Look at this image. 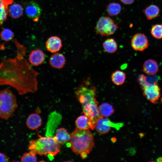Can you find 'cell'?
<instances>
[{
    "instance_id": "obj_9",
    "label": "cell",
    "mask_w": 162,
    "mask_h": 162,
    "mask_svg": "<svg viewBox=\"0 0 162 162\" xmlns=\"http://www.w3.org/2000/svg\"><path fill=\"white\" fill-rule=\"evenodd\" d=\"M47 51L55 53L60 50L62 47L61 39L57 36H52L49 38L46 43Z\"/></svg>"
},
{
    "instance_id": "obj_17",
    "label": "cell",
    "mask_w": 162,
    "mask_h": 162,
    "mask_svg": "<svg viewBox=\"0 0 162 162\" xmlns=\"http://www.w3.org/2000/svg\"><path fill=\"white\" fill-rule=\"evenodd\" d=\"M54 137L57 142L62 144L69 141L71 135L65 128H62L56 130Z\"/></svg>"
},
{
    "instance_id": "obj_18",
    "label": "cell",
    "mask_w": 162,
    "mask_h": 162,
    "mask_svg": "<svg viewBox=\"0 0 162 162\" xmlns=\"http://www.w3.org/2000/svg\"><path fill=\"white\" fill-rule=\"evenodd\" d=\"M143 12L147 19L148 20H151L158 16L160 9L157 5L152 4L144 9Z\"/></svg>"
},
{
    "instance_id": "obj_5",
    "label": "cell",
    "mask_w": 162,
    "mask_h": 162,
    "mask_svg": "<svg viewBox=\"0 0 162 162\" xmlns=\"http://www.w3.org/2000/svg\"><path fill=\"white\" fill-rule=\"evenodd\" d=\"M18 106L16 99L13 92L8 88L0 90V118L9 119Z\"/></svg>"
},
{
    "instance_id": "obj_19",
    "label": "cell",
    "mask_w": 162,
    "mask_h": 162,
    "mask_svg": "<svg viewBox=\"0 0 162 162\" xmlns=\"http://www.w3.org/2000/svg\"><path fill=\"white\" fill-rule=\"evenodd\" d=\"M13 2V0H0V25L6 20L8 7Z\"/></svg>"
},
{
    "instance_id": "obj_31",
    "label": "cell",
    "mask_w": 162,
    "mask_h": 162,
    "mask_svg": "<svg viewBox=\"0 0 162 162\" xmlns=\"http://www.w3.org/2000/svg\"><path fill=\"white\" fill-rule=\"evenodd\" d=\"M157 160L158 162H162V157H159Z\"/></svg>"
},
{
    "instance_id": "obj_30",
    "label": "cell",
    "mask_w": 162,
    "mask_h": 162,
    "mask_svg": "<svg viewBox=\"0 0 162 162\" xmlns=\"http://www.w3.org/2000/svg\"><path fill=\"white\" fill-rule=\"evenodd\" d=\"M135 0H120V1L125 5H130L132 4Z\"/></svg>"
},
{
    "instance_id": "obj_29",
    "label": "cell",
    "mask_w": 162,
    "mask_h": 162,
    "mask_svg": "<svg viewBox=\"0 0 162 162\" xmlns=\"http://www.w3.org/2000/svg\"><path fill=\"white\" fill-rule=\"evenodd\" d=\"M9 159L5 154L0 152V162H8Z\"/></svg>"
},
{
    "instance_id": "obj_11",
    "label": "cell",
    "mask_w": 162,
    "mask_h": 162,
    "mask_svg": "<svg viewBox=\"0 0 162 162\" xmlns=\"http://www.w3.org/2000/svg\"><path fill=\"white\" fill-rule=\"evenodd\" d=\"M45 57V54L43 51L36 49L31 51L28 56V60L32 64L37 66L44 62Z\"/></svg>"
},
{
    "instance_id": "obj_26",
    "label": "cell",
    "mask_w": 162,
    "mask_h": 162,
    "mask_svg": "<svg viewBox=\"0 0 162 162\" xmlns=\"http://www.w3.org/2000/svg\"><path fill=\"white\" fill-rule=\"evenodd\" d=\"M36 154L32 151L24 153L22 156L21 160L22 162H36L37 161Z\"/></svg>"
},
{
    "instance_id": "obj_22",
    "label": "cell",
    "mask_w": 162,
    "mask_h": 162,
    "mask_svg": "<svg viewBox=\"0 0 162 162\" xmlns=\"http://www.w3.org/2000/svg\"><path fill=\"white\" fill-rule=\"evenodd\" d=\"M103 48L106 52L112 53L118 49L117 44L113 38H108L106 39L103 43Z\"/></svg>"
},
{
    "instance_id": "obj_28",
    "label": "cell",
    "mask_w": 162,
    "mask_h": 162,
    "mask_svg": "<svg viewBox=\"0 0 162 162\" xmlns=\"http://www.w3.org/2000/svg\"><path fill=\"white\" fill-rule=\"evenodd\" d=\"M138 80L140 85L142 87L148 82L147 81V78L143 74L139 76Z\"/></svg>"
},
{
    "instance_id": "obj_16",
    "label": "cell",
    "mask_w": 162,
    "mask_h": 162,
    "mask_svg": "<svg viewBox=\"0 0 162 162\" xmlns=\"http://www.w3.org/2000/svg\"><path fill=\"white\" fill-rule=\"evenodd\" d=\"M42 119L38 114L33 113L28 116L26 121V124L28 128L32 130L37 129L41 125Z\"/></svg>"
},
{
    "instance_id": "obj_6",
    "label": "cell",
    "mask_w": 162,
    "mask_h": 162,
    "mask_svg": "<svg viewBox=\"0 0 162 162\" xmlns=\"http://www.w3.org/2000/svg\"><path fill=\"white\" fill-rule=\"evenodd\" d=\"M118 28V24L108 16H102L97 21L94 27L97 34L101 36H108L113 34Z\"/></svg>"
},
{
    "instance_id": "obj_25",
    "label": "cell",
    "mask_w": 162,
    "mask_h": 162,
    "mask_svg": "<svg viewBox=\"0 0 162 162\" xmlns=\"http://www.w3.org/2000/svg\"><path fill=\"white\" fill-rule=\"evenodd\" d=\"M151 33L156 39H162V24H157L153 25L151 28Z\"/></svg>"
},
{
    "instance_id": "obj_24",
    "label": "cell",
    "mask_w": 162,
    "mask_h": 162,
    "mask_svg": "<svg viewBox=\"0 0 162 162\" xmlns=\"http://www.w3.org/2000/svg\"><path fill=\"white\" fill-rule=\"evenodd\" d=\"M98 107L100 114L103 117L110 116L114 111L113 106L106 103L102 104Z\"/></svg>"
},
{
    "instance_id": "obj_14",
    "label": "cell",
    "mask_w": 162,
    "mask_h": 162,
    "mask_svg": "<svg viewBox=\"0 0 162 162\" xmlns=\"http://www.w3.org/2000/svg\"><path fill=\"white\" fill-rule=\"evenodd\" d=\"M75 124L77 128L81 129L86 130L90 128L94 130L95 128L91 119L85 115L78 117L76 120Z\"/></svg>"
},
{
    "instance_id": "obj_15",
    "label": "cell",
    "mask_w": 162,
    "mask_h": 162,
    "mask_svg": "<svg viewBox=\"0 0 162 162\" xmlns=\"http://www.w3.org/2000/svg\"><path fill=\"white\" fill-rule=\"evenodd\" d=\"M143 72L149 75H153L158 71L159 67L157 62L154 60L149 59L144 62L142 65Z\"/></svg>"
},
{
    "instance_id": "obj_12",
    "label": "cell",
    "mask_w": 162,
    "mask_h": 162,
    "mask_svg": "<svg viewBox=\"0 0 162 162\" xmlns=\"http://www.w3.org/2000/svg\"><path fill=\"white\" fill-rule=\"evenodd\" d=\"M25 12L27 16L33 19H38L40 16L41 10L38 4L34 1L28 2L25 7Z\"/></svg>"
},
{
    "instance_id": "obj_20",
    "label": "cell",
    "mask_w": 162,
    "mask_h": 162,
    "mask_svg": "<svg viewBox=\"0 0 162 162\" xmlns=\"http://www.w3.org/2000/svg\"><path fill=\"white\" fill-rule=\"evenodd\" d=\"M8 12L11 17L16 19L20 18L22 15L23 10L20 4L15 3L11 4L9 6Z\"/></svg>"
},
{
    "instance_id": "obj_21",
    "label": "cell",
    "mask_w": 162,
    "mask_h": 162,
    "mask_svg": "<svg viewBox=\"0 0 162 162\" xmlns=\"http://www.w3.org/2000/svg\"><path fill=\"white\" fill-rule=\"evenodd\" d=\"M111 78L112 81L115 85L119 86L122 85L124 82L126 76L123 71L117 70L112 73Z\"/></svg>"
},
{
    "instance_id": "obj_8",
    "label": "cell",
    "mask_w": 162,
    "mask_h": 162,
    "mask_svg": "<svg viewBox=\"0 0 162 162\" xmlns=\"http://www.w3.org/2000/svg\"><path fill=\"white\" fill-rule=\"evenodd\" d=\"M131 45L133 49L135 51H143L147 49L149 46L148 40L143 33H137L132 38Z\"/></svg>"
},
{
    "instance_id": "obj_2",
    "label": "cell",
    "mask_w": 162,
    "mask_h": 162,
    "mask_svg": "<svg viewBox=\"0 0 162 162\" xmlns=\"http://www.w3.org/2000/svg\"><path fill=\"white\" fill-rule=\"evenodd\" d=\"M70 135L69 147L76 155L80 154L82 159H85L94 147V137L92 133L89 129L76 128Z\"/></svg>"
},
{
    "instance_id": "obj_7",
    "label": "cell",
    "mask_w": 162,
    "mask_h": 162,
    "mask_svg": "<svg viewBox=\"0 0 162 162\" xmlns=\"http://www.w3.org/2000/svg\"><path fill=\"white\" fill-rule=\"evenodd\" d=\"M142 88L143 95L148 100L153 104L157 103L161 96L160 88L157 82H148Z\"/></svg>"
},
{
    "instance_id": "obj_4",
    "label": "cell",
    "mask_w": 162,
    "mask_h": 162,
    "mask_svg": "<svg viewBox=\"0 0 162 162\" xmlns=\"http://www.w3.org/2000/svg\"><path fill=\"white\" fill-rule=\"evenodd\" d=\"M97 88L91 82L90 78L83 80L78 86L75 92V95L82 107L97 101Z\"/></svg>"
},
{
    "instance_id": "obj_10",
    "label": "cell",
    "mask_w": 162,
    "mask_h": 162,
    "mask_svg": "<svg viewBox=\"0 0 162 162\" xmlns=\"http://www.w3.org/2000/svg\"><path fill=\"white\" fill-rule=\"evenodd\" d=\"M116 126L108 119L104 118L103 117L97 121L95 128L98 133L103 134L108 132L112 127Z\"/></svg>"
},
{
    "instance_id": "obj_1",
    "label": "cell",
    "mask_w": 162,
    "mask_h": 162,
    "mask_svg": "<svg viewBox=\"0 0 162 162\" xmlns=\"http://www.w3.org/2000/svg\"><path fill=\"white\" fill-rule=\"evenodd\" d=\"M14 43L16 56L4 58L0 63V86H9L20 95L34 93L38 88L39 73L24 57L27 48L16 40Z\"/></svg>"
},
{
    "instance_id": "obj_3",
    "label": "cell",
    "mask_w": 162,
    "mask_h": 162,
    "mask_svg": "<svg viewBox=\"0 0 162 162\" xmlns=\"http://www.w3.org/2000/svg\"><path fill=\"white\" fill-rule=\"evenodd\" d=\"M61 146L54 137L40 136L31 140L28 145L29 151L40 155H50L54 156L60 151Z\"/></svg>"
},
{
    "instance_id": "obj_23",
    "label": "cell",
    "mask_w": 162,
    "mask_h": 162,
    "mask_svg": "<svg viewBox=\"0 0 162 162\" xmlns=\"http://www.w3.org/2000/svg\"><path fill=\"white\" fill-rule=\"evenodd\" d=\"M122 10L121 5L118 3L112 2L109 4L106 7V10L107 14L111 16L118 15Z\"/></svg>"
},
{
    "instance_id": "obj_27",
    "label": "cell",
    "mask_w": 162,
    "mask_h": 162,
    "mask_svg": "<svg viewBox=\"0 0 162 162\" xmlns=\"http://www.w3.org/2000/svg\"><path fill=\"white\" fill-rule=\"evenodd\" d=\"M0 37L2 40L6 42H8L11 40L13 38L14 33L10 29L4 28L1 32Z\"/></svg>"
},
{
    "instance_id": "obj_13",
    "label": "cell",
    "mask_w": 162,
    "mask_h": 162,
    "mask_svg": "<svg viewBox=\"0 0 162 162\" xmlns=\"http://www.w3.org/2000/svg\"><path fill=\"white\" fill-rule=\"evenodd\" d=\"M66 59L62 53L56 52L50 56L49 59V63L53 68L60 69L64 65Z\"/></svg>"
}]
</instances>
